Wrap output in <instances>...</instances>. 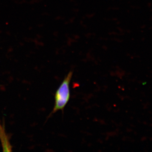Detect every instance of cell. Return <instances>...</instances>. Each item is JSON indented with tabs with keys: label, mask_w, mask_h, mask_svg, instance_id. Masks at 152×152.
Masks as SVG:
<instances>
[{
	"label": "cell",
	"mask_w": 152,
	"mask_h": 152,
	"mask_svg": "<svg viewBox=\"0 0 152 152\" xmlns=\"http://www.w3.org/2000/svg\"><path fill=\"white\" fill-rule=\"evenodd\" d=\"M73 75V72H70L65 77L58 88L57 90L55 96V105L50 115L59 110H64L67 104L70 97L69 84Z\"/></svg>",
	"instance_id": "obj_1"
}]
</instances>
